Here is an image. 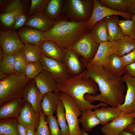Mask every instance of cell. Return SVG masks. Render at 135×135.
I'll use <instances>...</instances> for the list:
<instances>
[{"label":"cell","mask_w":135,"mask_h":135,"mask_svg":"<svg viewBox=\"0 0 135 135\" xmlns=\"http://www.w3.org/2000/svg\"><path fill=\"white\" fill-rule=\"evenodd\" d=\"M60 92L61 100L64 105L69 129V135H82L78 117L81 111L72 98L67 93Z\"/></svg>","instance_id":"obj_5"},{"label":"cell","mask_w":135,"mask_h":135,"mask_svg":"<svg viewBox=\"0 0 135 135\" xmlns=\"http://www.w3.org/2000/svg\"><path fill=\"white\" fill-rule=\"evenodd\" d=\"M94 5L91 16L86 22L89 32L97 22L110 16L116 15L122 16L126 20H132L133 14L128 12H120L113 10L102 5L98 0H93Z\"/></svg>","instance_id":"obj_8"},{"label":"cell","mask_w":135,"mask_h":135,"mask_svg":"<svg viewBox=\"0 0 135 135\" xmlns=\"http://www.w3.org/2000/svg\"><path fill=\"white\" fill-rule=\"evenodd\" d=\"M18 123L26 128L35 131L39 124L40 114L31 104L26 102L17 118Z\"/></svg>","instance_id":"obj_14"},{"label":"cell","mask_w":135,"mask_h":135,"mask_svg":"<svg viewBox=\"0 0 135 135\" xmlns=\"http://www.w3.org/2000/svg\"><path fill=\"white\" fill-rule=\"evenodd\" d=\"M99 45V44L94 40L88 31L68 48L72 50L89 62L94 57Z\"/></svg>","instance_id":"obj_7"},{"label":"cell","mask_w":135,"mask_h":135,"mask_svg":"<svg viewBox=\"0 0 135 135\" xmlns=\"http://www.w3.org/2000/svg\"><path fill=\"white\" fill-rule=\"evenodd\" d=\"M35 131L31 129H27V135H35Z\"/></svg>","instance_id":"obj_49"},{"label":"cell","mask_w":135,"mask_h":135,"mask_svg":"<svg viewBox=\"0 0 135 135\" xmlns=\"http://www.w3.org/2000/svg\"><path fill=\"white\" fill-rule=\"evenodd\" d=\"M24 5L23 3L18 8L10 12L2 14L0 16L1 22L7 27L13 26L17 17L24 11Z\"/></svg>","instance_id":"obj_32"},{"label":"cell","mask_w":135,"mask_h":135,"mask_svg":"<svg viewBox=\"0 0 135 135\" xmlns=\"http://www.w3.org/2000/svg\"><path fill=\"white\" fill-rule=\"evenodd\" d=\"M40 61L44 70L50 74L56 84H60L71 77L63 62L49 58L42 54Z\"/></svg>","instance_id":"obj_9"},{"label":"cell","mask_w":135,"mask_h":135,"mask_svg":"<svg viewBox=\"0 0 135 135\" xmlns=\"http://www.w3.org/2000/svg\"><path fill=\"white\" fill-rule=\"evenodd\" d=\"M80 59L86 70L84 77L92 79L100 92V94L96 96L86 94L84 96L85 99L91 102L100 101L115 108L123 104L127 88L122 76L111 73L104 67L90 65L82 57Z\"/></svg>","instance_id":"obj_1"},{"label":"cell","mask_w":135,"mask_h":135,"mask_svg":"<svg viewBox=\"0 0 135 135\" xmlns=\"http://www.w3.org/2000/svg\"><path fill=\"white\" fill-rule=\"evenodd\" d=\"M89 32L94 40L98 44L108 41V32L104 19L96 23Z\"/></svg>","instance_id":"obj_25"},{"label":"cell","mask_w":135,"mask_h":135,"mask_svg":"<svg viewBox=\"0 0 135 135\" xmlns=\"http://www.w3.org/2000/svg\"><path fill=\"white\" fill-rule=\"evenodd\" d=\"M61 101L60 92H52L44 94L41 108L46 116L53 114L56 112L58 105Z\"/></svg>","instance_id":"obj_21"},{"label":"cell","mask_w":135,"mask_h":135,"mask_svg":"<svg viewBox=\"0 0 135 135\" xmlns=\"http://www.w3.org/2000/svg\"><path fill=\"white\" fill-rule=\"evenodd\" d=\"M87 22L57 20L45 32L46 40L53 42L62 48H68L89 31Z\"/></svg>","instance_id":"obj_3"},{"label":"cell","mask_w":135,"mask_h":135,"mask_svg":"<svg viewBox=\"0 0 135 135\" xmlns=\"http://www.w3.org/2000/svg\"><path fill=\"white\" fill-rule=\"evenodd\" d=\"M42 54L46 57L63 62L62 48L52 41L45 40L39 45Z\"/></svg>","instance_id":"obj_22"},{"label":"cell","mask_w":135,"mask_h":135,"mask_svg":"<svg viewBox=\"0 0 135 135\" xmlns=\"http://www.w3.org/2000/svg\"><path fill=\"white\" fill-rule=\"evenodd\" d=\"M64 56L63 62L71 76H77L82 73L86 68L74 51L68 48H62Z\"/></svg>","instance_id":"obj_16"},{"label":"cell","mask_w":135,"mask_h":135,"mask_svg":"<svg viewBox=\"0 0 135 135\" xmlns=\"http://www.w3.org/2000/svg\"><path fill=\"white\" fill-rule=\"evenodd\" d=\"M103 6L114 10L128 12L124 0H98Z\"/></svg>","instance_id":"obj_38"},{"label":"cell","mask_w":135,"mask_h":135,"mask_svg":"<svg viewBox=\"0 0 135 135\" xmlns=\"http://www.w3.org/2000/svg\"><path fill=\"white\" fill-rule=\"evenodd\" d=\"M81 132L82 135H89L83 129H81Z\"/></svg>","instance_id":"obj_53"},{"label":"cell","mask_w":135,"mask_h":135,"mask_svg":"<svg viewBox=\"0 0 135 135\" xmlns=\"http://www.w3.org/2000/svg\"><path fill=\"white\" fill-rule=\"evenodd\" d=\"M54 21L49 19L44 12H40L29 16L24 25L46 32L51 28Z\"/></svg>","instance_id":"obj_19"},{"label":"cell","mask_w":135,"mask_h":135,"mask_svg":"<svg viewBox=\"0 0 135 135\" xmlns=\"http://www.w3.org/2000/svg\"><path fill=\"white\" fill-rule=\"evenodd\" d=\"M86 72V69L80 74L71 76L60 84H57V92H64L70 95L81 112L107 106V104L102 102L93 104L84 98L85 94L94 95L99 90L97 84L92 79L84 77Z\"/></svg>","instance_id":"obj_2"},{"label":"cell","mask_w":135,"mask_h":135,"mask_svg":"<svg viewBox=\"0 0 135 135\" xmlns=\"http://www.w3.org/2000/svg\"><path fill=\"white\" fill-rule=\"evenodd\" d=\"M0 44L5 55L15 54L22 50L24 44L21 40L17 32L10 29L1 32Z\"/></svg>","instance_id":"obj_10"},{"label":"cell","mask_w":135,"mask_h":135,"mask_svg":"<svg viewBox=\"0 0 135 135\" xmlns=\"http://www.w3.org/2000/svg\"><path fill=\"white\" fill-rule=\"evenodd\" d=\"M15 60L14 68L16 72L25 76L26 66L28 62L26 60L22 50L15 54Z\"/></svg>","instance_id":"obj_35"},{"label":"cell","mask_w":135,"mask_h":135,"mask_svg":"<svg viewBox=\"0 0 135 135\" xmlns=\"http://www.w3.org/2000/svg\"><path fill=\"white\" fill-rule=\"evenodd\" d=\"M124 73L135 78V62L126 66Z\"/></svg>","instance_id":"obj_46"},{"label":"cell","mask_w":135,"mask_h":135,"mask_svg":"<svg viewBox=\"0 0 135 135\" xmlns=\"http://www.w3.org/2000/svg\"><path fill=\"white\" fill-rule=\"evenodd\" d=\"M119 25L123 34L135 40V22L132 20H121Z\"/></svg>","instance_id":"obj_37"},{"label":"cell","mask_w":135,"mask_h":135,"mask_svg":"<svg viewBox=\"0 0 135 135\" xmlns=\"http://www.w3.org/2000/svg\"><path fill=\"white\" fill-rule=\"evenodd\" d=\"M124 65L126 66L135 62V47L129 53L120 57Z\"/></svg>","instance_id":"obj_43"},{"label":"cell","mask_w":135,"mask_h":135,"mask_svg":"<svg viewBox=\"0 0 135 135\" xmlns=\"http://www.w3.org/2000/svg\"><path fill=\"white\" fill-rule=\"evenodd\" d=\"M26 15L24 11L21 13L17 17L13 25V29L16 30L25 25L27 20Z\"/></svg>","instance_id":"obj_44"},{"label":"cell","mask_w":135,"mask_h":135,"mask_svg":"<svg viewBox=\"0 0 135 135\" xmlns=\"http://www.w3.org/2000/svg\"><path fill=\"white\" fill-rule=\"evenodd\" d=\"M94 111L100 121V124L103 125L118 117L121 112L117 108L102 106L101 108H96Z\"/></svg>","instance_id":"obj_24"},{"label":"cell","mask_w":135,"mask_h":135,"mask_svg":"<svg viewBox=\"0 0 135 135\" xmlns=\"http://www.w3.org/2000/svg\"><path fill=\"white\" fill-rule=\"evenodd\" d=\"M22 50L28 62L40 61L42 54L39 46L24 44Z\"/></svg>","instance_id":"obj_31"},{"label":"cell","mask_w":135,"mask_h":135,"mask_svg":"<svg viewBox=\"0 0 135 135\" xmlns=\"http://www.w3.org/2000/svg\"><path fill=\"white\" fill-rule=\"evenodd\" d=\"M64 2L67 14L72 20L86 22L89 20L93 10V0H66Z\"/></svg>","instance_id":"obj_6"},{"label":"cell","mask_w":135,"mask_h":135,"mask_svg":"<svg viewBox=\"0 0 135 135\" xmlns=\"http://www.w3.org/2000/svg\"><path fill=\"white\" fill-rule=\"evenodd\" d=\"M134 118L131 114L121 113L118 117L103 125L101 128L102 132L104 135H120Z\"/></svg>","instance_id":"obj_11"},{"label":"cell","mask_w":135,"mask_h":135,"mask_svg":"<svg viewBox=\"0 0 135 135\" xmlns=\"http://www.w3.org/2000/svg\"><path fill=\"white\" fill-rule=\"evenodd\" d=\"M43 95L36 84L34 79L26 85L24 90L22 98L26 102L30 104L38 114L42 110L41 103Z\"/></svg>","instance_id":"obj_15"},{"label":"cell","mask_w":135,"mask_h":135,"mask_svg":"<svg viewBox=\"0 0 135 135\" xmlns=\"http://www.w3.org/2000/svg\"><path fill=\"white\" fill-rule=\"evenodd\" d=\"M46 116L42 110L40 113V120L38 126L35 132V135H50Z\"/></svg>","instance_id":"obj_40"},{"label":"cell","mask_w":135,"mask_h":135,"mask_svg":"<svg viewBox=\"0 0 135 135\" xmlns=\"http://www.w3.org/2000/svg\"><path fill=\"white\" fill-rule=\"evenodd\" d=\"M135 47V40L125 36L116 42L114 53L121 57L131 52Z\"/></svg>","instance_id":"obj_27"},{"label":"cell","mask_w":135,"mask_h":135,"mask_svg":"<svg viewBox=\"0 0 135 135\" xmlns=\"http://www.w3.org/2000/svg\"><path fill=\"white\" fill-rule=\"evenodd\" d=\"M18 128L19 135H27V129L26 128L18 123Z\"/></svg>","instance_id":"obj_48"},{"label":"cell","mask_w":135,"mask_h":135,"mask_svg":"<svg viewBox=\"0 0 135 135\" xmlns=\"http://www.w3.org/2000/svg\"><path fill=\"white\" fill-rule=\"evenodd\" d=\"M105 21L108 36V41L116 42L125 36L122 33L119 25L118 16L114 15L107 17Z\"/></svg>","instance_id":"obj_23"},{"label":"cell","mask_w":135,"mask_h":135,"mask_svg":"<svg viewBox=\"0 0 135 135\" xmlns=\"http://www.w3.org/2000/svg\"><path fill=\"white\" fill-rule=\"evenodd\" d=\"M128 12L133 14L135 10V0H124Z\"/></svg>","instance_id":"obj_45"},{"label":"cell","mask_w":135,"mask_h":135,"mask_svg":"<svg viewBox=\"0 0 135 135\" xmlns=\"http://www.w3.org/2000/svg\"><path fill=\"white\" fill-rule=\"evenodd\" d=\"M122 77L126 84V92L124 103L117 108L121 113L131 114L135 110V78L126 73Z\"/></svg>","instance_id":"obj_12"},{"label":"cell","mask_w":135,"mask_h":135,"mask_svg":"<svg viewBox=\"0 0 135 135\" xmlns=\"http://www.w3.org/2000/svg\"><path fill=\"white\" fill-rule=\"evenodd\" d=\"M23 98L13 100L0 106V120L10 118H17L26 103Z\"/></svg>","instance_id":"obj_18"},{"label":"cell","mask_w":135,"mask_h":135,"mask_svg":"<svg viewBox=\"0 0 135 135\" xmlns=\"http://www.w3.org/2000/svg\"><path fill=\"white\" fill-rule=\"evenodd\" d=\"M116 44V42L108 41L100 43L97 52L89 64L99 67L106 68L108 64L110 55L114 53Z\"/></svg>","instance_id":"obj_13"},{"label":"cell","mask_w":135,"mask_h":135,"mask_svg":"<svg viewBox=\"0 0 135 135\" xmlns=\"http://www.w3.org/2000/svg\"><path fill=\"white\" fill-rule=\"evenodd\" d=\"M126 66L120 57L114 53L110 56L108 65L105 68L113 74L121 76L124 73Z\"/></svg>","instance_id":"obj_28"},{"label":"cell","mask_w":135,"mask_h":135,"mask_svg":"<svg viewBox=\"0 0 135 135\" xmlns=\"http://www.w3.org/2000/svg\"><path fill=\"white\" fill-rule=\"evenodd\" d=\"M132 20L135 22V10L133 14Z\"/></svg>","instance_id":"obj_54"},{"label":"cell","mask_w":135,"mask_h":135,"mask_svg":"<svg viewBox=\"0 0 135 135\" xmlns=\"http://www.w3.org/2000/svg\"><path fill=\"white\" fill-rule=\"evenodd\" d=\"M125 130L133 135H135V119L133 122L128 126Z\"/></svg>","instance_id":"obj_47"},{"label":"cell","mask_w":135,"mask_h":135,"mask_svg":"<svg viewBox=\"0 0 135 135\" xmlns=\"http://www.w3.org/2000/svg\"><path fill=\"white\" fill-rule=\"evenodd\" d=\"M50 0H32L28 15L30 16L34 14L44 12Z\"/></svg>","instance_id":"obj_39"},{"label":"cell","mask_w":135,"mask_h":135,"mask_svg":"<svg viewBox=\"0 0 135 135\" xmlns=\"http://www.w3.org/2000/svg\"><path fill=\"white\" fill-rule=\"evenodd\" d=\"M131 114L135 118V110Z\"/></svg>","instance_id":"obj_55"},{"label":"cell","mask_w":135,"mask_h":135,"mask_svg":"<svg viewBox=\"0 0 135 135\" xmlns=\"http://www.w3.org/2000/svg\"><path fill=\"white\" fill-rule=\"evenodd\" d=\"M10 75L0 73V80H2L8 76Z\"/></svg>","instance_id":"obj_51"},{"label":"cell","mask_w":135,"mask_h":135,"mask_svg":"<svg viewBox=\"0 0 135 135\" xmlns=\"http://www.w3.org/2000/svg\"><path fill=\"white\" fill-rule=\"evenodd\" d=\"M15 60V54L4 55L0 62V73L11 75L16 72L14 68Z\"/></svg>","instance_id":"obj_33"},{"label":"cell","mask_w":135,"mask_h":135,"mask_svg":"<svg viewBox=\"0 0 135 135\" xmlns=\"http://www.w3.org/2000/svg\"><path fill=\"white\" fill-rule=\"evenodd\" d=\"M48 126L50 135H63L56 118L53 114L46 118Z\"/></svg>","instance_id":"obj_41"},{"label":"cell","mask_w":135,"mask_h":135,"mask_svg":"<svg viewBox=\"0 0 135 135\" xmlns=\"http://www.w3.org/2000/svg\"><path fill=\"white\" fill-rule=\"evenodd\" d=\"M120 135H133L130 133L125 130L122 132Z\"/></svg>","instance_id":"obj_52"},{"label":"cell","mask_w":135,"mask_h":135,"mask_svg":"<svg viewBox=\"0 0 135 135\" xmlns=\"http://www.w3.org/2000/svg\"><path fill=\"white\" fill-rule=\"evenodd\" d=\"M44 70L40 61L28 62L26 68L25 76L30 79H34Z\"/></svg>","instance_id":"obj_36"},{"label":"cell","mask_w":135,"mask_h":135,"mask_svg":"<svg viewBox=\"0 0 135 135\" xmlns=\"http://www.w3.org/2000/svg\"><path fill=\"white\" fill-rule=\"evenodd\" d=\"M17 33L21 40L24 44L39 46L46 40L45 32L29 26L21 28Z\"/></svg>","instance_id":"obj_17"},{"label":"cell","mask_w":135,"mask_h":135,"mask_svg":"<svg viewBox=\"0 0 135 135\" xmlns=\"http://www.w3.org/2000/svg\"><path fill=\"white\" fill-rule=\"evenodd\" d=\"M4 56V54L2 49L0 48V62L2 60Z\"/></svg>","instance_id":"obj_50"},{"label":"cell","mask_w":135,"mask_h":135,"mask_svg":"<svg viewBox=\"0 0 135 135\" xmlns=\"http://www.w3.org/2000/svg\"><path fill=\"white\" fill-rule=\"evenodd\" d=\"M23 3L21 0H13L10 1L6 4L3 9L2 13L10 12L18 8Z\"/></svg>","instance_id":"obj_42"},{"label":"cell","mask_w":135,"mask_h":135,"mask_svg":"<svg viewBox=\"0 0 135 135\" xmlns=\"http://www.w3.org/2000/svg\"><path fill=\"white\" fill-rule=\"evenodd\" d=\"M32 80L17 72L0 81V106L10 100L22 98L27 84Z\"/></svg>","instance_id":"obj_4"},{"label":"cell","mask_w":135,"mask_h":135,"mask_svg":"<svg viewBox=\"0 0 135 135\" xmlns=\"http://www.w3.org/2000/svg\"><path fill=\"white\" fill-rule=\"evenodd\" d=\"M34 79L36 86L43 95L48 92H58L57 84L48 71L44 70Z\"/></svg>","instance_id":"obj_20"},{"label":"cell","mask_w":135,"mask_h":135,"mask_svg":"<svg viewBox=\"0 0 135 135\" xmlns=\"http://www.w3.org/2000/svg\"><path fill=\"white\" fill-rule=\"evenodd\" d=\"M64 2L62 0H50L44 12L49 19L55 21L58 18L62 12Z\"/></svg>","instance_id":"obj_29"},{"label":"cell","mask_w":135,"mask_h":135,"mask_svg":"<svg viewBox=\"0 0 135 135\" xmlns=\"http://www.w3.org/2000/svg\"><path fill=\"white\" fill-rule=\"evenodd\" d=\"M56 112L57 120L63 135H69L68 126L66 122L64 108L62 100L58 105Z\"/></svg>","instance_id":"obj_34"},{"label":"cell","mask_w":135,"mask_h":135,"mask_svg":"<svg viewBox=\"0 0 135 135\" xmlns=\"http://www.w3.org/2000/svg\"><path fill=\"white\" fill-rule=\"evenodd\" d=\"M16 118L0 120V135H19Z\"/></svg>","instance_id":"obj_30"},{"label":"cell","mask_w":135,"mask_h":135,"mask_svg":"<svg viewBox=\"0 0 135 135\" xmlns=\"http://www.w3.org/2000/svg\"><path fill=\"white\" fill-rule=\"evenodd\" d=\"M79 122L86 131L90 132L100 122L96 116L94 111L89 109L81 112Z\"/></svg>","instance_id":"obj_26"}]
</instances>
